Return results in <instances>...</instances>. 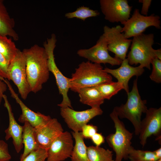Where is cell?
I'll return each mask as SVG.
<instances>
[{
  "label": "cell",
  "mask_w": 161,
  "mask_h": 161,
  "mask_svg": "<svg viewBox=\"0 0 161 161\" xmlns=\"http://www.w3.org/2000/svg\"><path fill=\"white\" fill-rule=\"evenodd\" d=\"M96 87L104 100H109L119 91L123 89L122 84L117 81L103 83Z\"/></svg>",
  "instance_id": "d4e9b609"
},
{
  "label": "cell",
  "mask_w": 161,
  "mask_h": 161,
  "mask_svg": "<svg viewBox=\"0 0 161 161\" xmlns=\"http://www.w3.org/2000/svg\"><path fill=\"white\" fill-rule=\"evenodd\" d=\"M75 140L71 156L72 161H88L87 155V147L85 144L84 138L81 132H72Z\"/></svg>",
  "instance_id": "7402d4cb"
},
{
  "label": "cell",
  "mask_w": 161,
  "mask_h": 161,
  "mask_svg": "<svg viewBox=\"0 0 161 161\" xmlns=\"http://www.w3.org/2000/svg\"><path fill=\"white\" fill-rule=\"evenodd\" d=\"M156 157L159 159H161V148L153 151Z\"/></svg>",
  "instance_id": "d590c367"
},
{
  "label": "cell",
  "mask_w": 161,
  "mask_h": 161,
  "mask_svg": "<svg viewBox=\"0 0 161 161\" xmlns=\"http://www.w3.org/2000/svg\"><path fill=\"white\" fill-rule=\"evenodd\" d=\"M112 81V76L105 71L101 64L89 61L82 62L72 75L70 89L77 92L81 88L96 87Z\"/></svg>",
  "instance_id": "7a4b0ae2"
},
{
  "label": "cell",
  "mask_w": 161,
  "mask_h": 161,
  "mask_svg": "<svg viewBox=\"0 0 161 161\" xmlns=\"http://www.w3.org/2000/svg\"><path fill=\"white\" fill-rule=\"evenodd\" d=\"M112 151L100 146L91 145L87 147L88 161H114Z\"/></svg>",
  "instance_id": "603a6c76"
},
{
  "label": "cell",
  "mask_w": 161,
  "mask_h": 161,
  "mask_svg": "<svg viewBox=\"0 0 161 161\" xmlns=\"http://www.w3.org/2000/svg\"><path fill=\"white\" fill-rule=\"evenodd\" d=\"M98 131V128L92 124H86L83 126L81 131L84 138L91 139Z\"/></svg>",
  "instance_id": "f546056e"
},
{
  "label": "cell",
  "mask_w": 161,
  "mask_h": 161,
  "mask_svg": "<svg viewBox=\"0 0 161 161\" xmlns=\"http://www.w3.org/2000/svg\"><path fill=\"white\" fill-rule=\"evenodd\" d=\"M14 25V20L10 17L3 1L0 0V34L18 40V35L13 29Z\"/></svg>",
  "instance_id": "ffe728a7"
},
{
  "label": "cell",
  "mask_w": 161,
  "mask_h": 161,
  "mask_svg": "<svg viewBox=\"0 0 161 161\" xmlns=\"http://www.w3.org/2000/svg\"><path fill=\"white\" fill-rule=\"evenodd\" d=\"M157 161H161V159L158 160Z\"/></svg>",
  "instance_id": "8d00e7d4"
},
{
  "label": "cell",
  "mask_w": 161,
  "mask_h": 161,
  "mask_svg": "<svg viewBox=\"0 0 161 161\" xmlns=\"http://www.w3.org/2000/svg\"><path fill=\"white\" fill-rule=\"evenodd\" d=\"M152 70L150 75V79L156 83L161 82V60L157 58H154L151 62Z\"/></svg>",
  "instance_id": "f1b7e54d"
},
{
  "label": "cell",
  "mask_w": 161,
  "mask_h": 161,
  "mask_svg": "<svg viewBox=\"0 0 161 161\" xmlns=\"http://www.w3.org/2000/svg\"><path fill=\"white\" fill-rule=\"evenodd\" d=\"M100 107H92L82 111H76L69 107L61 108L60 114L68 127L74 132L81 131L83 126L95 117L101 115Z\"/></svg>",
  "instance_id": "7c38bea8"
},
{
  "label": "cell",
  "mask_w": 161,
  "mask_h": 161,
  "mask_svg": "<svg viewBox=\"0 0 161 161\" xmlns=\"http://www.w3.org/2000/svg\"><path fill=\"white\" fill-rule=\"evenodd\" d=\"M128 159L130 161H157L159 160L153 151L136 149L132 146L129 151Z\"/></svg>",
  "instance_id": "484cf974"
},
{
  "label": "cell",
  "mask_w": 161,
  "mask_h": 161,
  "mask_svg": "<svg viewBox=\"0 0 161 161\" xmlns=\"http://www.w3.org/2000/svg\"><path fill=\"white\" fill-rule=\"evenodd\" d=\"M154 38L152 33H142L133 37L127 58L130 65L140 64L141 67L150 69L151 62L156 58V49L152 47Z\"/></svg>",
  "instance_id": "277c9868"
},
{
  "label": "cell",
  "mask_w": 161,
  "mask_h": 161,
  "mask_svg": "<svg viewBox=\"0 0 161 161\" xmlns=\"http://www.w3.org/2000/svg\"><path fill=\"white\" fill-rule=\"evenodd\" d=\"M77 93L80 101L92 107H100L104 99L96 87H89L80 89Z\"/></svg>",
  "instance_id": "d6986e66"
},
{
  "label": "cell",
  "mask_w": 161,
  "mask_h": 161,
  "mask_svg": "<svg viewBox=\"0 0 161 161\" xmlns=\"http://www.w3.org/2000/svg\"><path fill=\"white\" fill-rule=\"evenodd\" d=\"M11 158L7 144L4 140H0V161H10Z\"/></svg>",
  "instance_id": "4dcf8cb0"
},
{
  "label": "cell",
  "mask_w": 161,
  "mask_h": 161,
  "mask_svg": "<svg viewBox=\"0 0 161 161\" xmlns=\"http://www.w3.org/2000/svg\"><path fill=\"white\" fill-rule=\"evenodd\" d=\"M137 78L133 81L131 90L127 93V100L124 104L115 107V111L118 117L126 118L132 124L135 135H139L140 132L141 116L148 109L147 101L143 100L140 95L137 85Z\"/></svg>",
  "instance_id": "3957f363"
},
{
  "label": "cell",
  "mask_w": 161,
  "mask_h": 161,
  "mask_svg": "<svg viewBox=\"0 0 161 161\" xmlns=\"http://www.w3.org/2000/svg\"><path fill=\"white\" fill-rule=\"evenodd\" d=\"M7 87L6 84L0 79V105L3 99L4 94L6 91Z\"/></svg>",
  "instance_id": "e575fe53"
},
{
  "label": "cell",
  "mask_w": 161,
  "mask_h": 161,
  "mask_svg": "<svg viewBox=\"0 0 161 161\" xmlns=\"http://www.w3.org/2000/svg\"><path fill=\"white\" fill-rule=\"evenodd\" d=\"M0 79L6 84L11 96L15 99L21 108L22 114L18 119L20 122L24 123L25 122H27L34 128H36L45 124L51 118L49 116L45 115L39 112H35L31 110L20 99L9 80L1 77Z\"/></svg>",
  "instance_id": "9a60e30c"
},
{
  "label": "cell",
  "mask_w": 161,
  "mask_h": 161,
  "mask_svg": "<svg viewBox=\"0 0 161 161\" xmlns=\"http://www.w3.org/2000/svg\"><path fill=\"white\" fill-rule=\"evenodd\" d=\"M3 99L4 101V106L7 108L9 117L8 128L5 130V139L8 140L10 138L13 139V143L16 152L18 153L23 147L22 142L23 126L16 122L12 112L11 106L7 96L4 95Z\"/></svg>",
  "instance_id": "ac0fdd59"
},
{
  "label": "cell",
  "mask_w": 161,
  "mask_h": 161,
  "mask_svg": "<svg viewBox=\"0 0 161 161\" xmlns=\"http://www.w3.org/2000/svg\"><path fill=\"white\" fill-rule=\"evenodd\" d=\"M104 69L122 84L123 89L127 93L129 92L128 83L130 79L133 76L137 77L140 76L144 71V68L140 65L137 67L131 66L126 58L122 61L120 66L117 69H112L106 67Z\"/></svg>",
  "instance_id": "e0dca14e"
},
{
  "label": "cell",
  "mask_w": 161,
  "mask_h": 161,
  "mask_svg": "<svg viewBox=\"0 0 161 161\" xmlns=\"http://www.w3.org/2000/svg\"><path fill=\"white\" fill-rule=\"evenodd\" d=\"M57 39L55 35L52 34L50 38H48L43 45L48 55V66L49 72L54 75L59 94L63 97L61 102L58 105L61 108L69 107L72 109L71 102L68 96L70 89V78L64 76L57 66L55 61L54 51L56 46Z\"/></svg>",
  "instance_id": "8992f818"
},
{
  "label": "cell",
  "mask_w": 161,
  "mask_h": 161,
  "mask_svg": "<svg viewBox=\"0 0 161 161\" xmlns=\"http://www.w3.org/2000/svg\"><path fill=\"white\" fill-rule=\"evenodd\" d=\"M64 130L61 123L56 118H52L45 124L34 128L35 139L39 147L47 150Z\"/></svg>",
  "instance_id": "2e32d148"
},
{
  "label": "cell",
  "mask_w": 161,
  "mask_h": 161,
  "mask_svg": "<svg viewBox=\"0 0 161 161\" xmlns=\"http://www.w3.org/2000/svg\"><path fill=\"white\" fill-rule=\"evenodd\" d=\"M99 12L97 10L90 9L84 6H80L74 11L66 13L65 16L68 19L74 18L84 21L87 18L99 16Z\"/></svg>",
  "instance_id": "4316f807"
},
{
  "label": "cell",
  "mask_w": 161,
  "mask_h": 161,
  "mask_svg": "<svg viewBox=\"0 0 161 161\" xmlns=\"http://www.w3.org/2000/svg\"><path fill=\"white\" fill-rule=\"evenodd\" d=\"M23 126L22 142L24 149L20 157L22 160L32 152L39 148L34 134V128L27 122H25Z\"/></svg>",
  "instance_id": "44dd1931"
},
{
  "label": "cell",
  "mask_w": 161,
  "mask_h": 161,
  "mask_svg": "<svg viewBox=\"0 0 161 161\" xmlns=\"http://www.w3.org/2000/svg\"><path fill=\"white\" fill-rule=\"evenodd\" d=\"M96 146H100L105 142V138L101 133L97 132L94 134L90 139Z\"/></svg>",
  "instance_id": "d6a6232c"
},
{
  "label": "cell",
  "mask_w": 161,
  "mask_h": 161,
  "mask_svg": "<svg viewBox=\"0 0 161 161\" xmlns=\"http://www.w3.org/2000/svg\"><path fill=\"white\" fill-rule=\"evenodd\" d=\"M47 157V150L39 147L20 161H46Z\"/></svg>",
  "instance_id": "83f0119b"
},
{
  "label": "cell",
  "mask_w": 161,
  "mask_h": 161,
  "mask_svg": "<svg viewBox=\"0 0 161 161\" xmlns=\"http://www.w3.org/2000/svg\"><path fill=\"white\" fill-rule=\"evenodd\" d=\"M123 24L122 32L127 38L143 33L146 29L151 26L157 29L161 28L160 17L152 14L145 16L140 14L139 10L135 9L131 17Z\"/></svg>",
  "instance_id": "ba28073f"
},
{
  "label": "cell",
  "mask_w": 161,
  "mask_h": 161,
  "mask_svg": "<svg viewBox=\"0 0 161 161\" xmlns=\"http://www.w3.org/2000/svg\"><path fill=\"white\" fill-rule=\"evenodd\" d=\"M22 52L26 60L27 81L31 92L36 93L41 89L49 78L48 55L44 48L37 44L24 49Z\"/></svg>",
  "instance_id": "6da1fadb"
},
{
  "label": "cell",
  "mask_w": 161,
  "mask_h": 161,
  "mask_svg": "<svg viewBox=\"0 0 161 161\" xmlns=\"http://www.w3.org/2000/svg\"><path fill=\"white\" fill-rule=\"evenodd\" d=\"M9 63L0 53V77L8 79V69Z\"/></svg>",
  "instance_id": "1f68e13d"
},
{
  "label": "cell",
  "mask_w": 161,
  "mask_h": 161,
  "mask_svg": "<svg viewBox=\"0 0 161 161\" xmlns=\"http://www.w3.org/2000/svg\"><path fill=\"white\" fill-rule=\"evenodd\" d=\"M109 116L114 123L115 131L114 133L108 135L106 140L109 146L115 153L114 161L127 160L129 151L132 146L133 133L126 129L124 123L120 120L114 109Z\"/></svg>",
  "instance_id": "5b68a950"
},
{
  "label": "cell",
  "mask_w": 161,
  "mask_h": 161,
  "mask_svg": "<svg viewBox=\"0 0 161 161\" xmlns=\"http://www.w3.org/2000/svg\"><path fill=\"white\" fill-rule=\"evenodd\" d=\"M8 75V80L13 82L21 98L26 100L31 91L27 78L25 59L22 51L19 49L9 64Z\"/></svg>",
  "instance_id": "52a82bcc"
},
{
  "label": "cell",
  "mask_w": 161,
  "mask_h": 161,
  "mask_svg": "<svg viewBox=\"0 0 161 161\" xmlns=\"http://www.w3.org/2000/svg\"><path fill=\"white\" fill-rule=\"evenodd\" d=\"M145 118L141 120L139 134L140 143L143 147L147 139L153 135L155 140L161 144V107L150 108L145 113Z\"/></svg>",
  "instance_id": "30bf717a"
},
{
  "label": "cell",
  "mask_w": 161,
  "mask_h": 161,
  "mask_svg": "<svg viewBox=\"0 0 161 161\" xmlns=\"http://www.w3.org/2000/svg\"><path fill=\"white\" fill-rule=\"evenodd\" d=\"M100 4L105 19L110 22L123 24L130 18L132 6L127 0H100Z\"/></svg>",
  "instance_id": "4fadbf2b"
},
{
  "label": "cell",
  "mask_w": 161,
  "mask_h": 161,
  "mask_svg": "<svg viewBox=\"0 0 161 161\" xmlns=\"http://www.w3.org/2000/svg\"><path fill=\"white\" fill-rule=\"evenodd\" d=\"M108 51L106 40L102 34L95 45L89 49H80L77 54L79 56L92 63L109 64L112 66L120 65L122 61L111 56Z\"/></svg>",
  "instance_id": "8fae6325"
},
{
  "label": "cell",
  "mask_w": 161,
  "mask_h": 161,
  "mask_svg": "<svg viewBox=\"0 0 161 161\" xmlns=\"http://www.w3.org/2000/svg\"><path fill=\"white\" fill-rule=\"evenodd\" d=\"M120 25L110 27L105 26L103 34L106 40L108 50L115 54L114 57L121 61L126 58L132 40L126 38Z\"/></svg>",
  "instance_id": "9c48e42d"
},
{
  "label": "cell",
  "mask_w": 161,
  "mask_h": 161,
  "mask_svg": "<svg viewBox=\"0 0 161 161\" xmlns=\"http://www.w3.org/2000/svg\"><path fill=\"white\" fill-rule=\"evenodd\" d=\"M151 0H139V2L142 4V6L141 11V14L145 16H147L149 8L150 6Z\"/></svg>",
  "instance_id": "836d02e7"
},
{
  "label": "cell",
  "mask_w": 161,
  "mask_h": 161,
  "mask_svg": "<svg viewBox=\"0 0 161 161\" xmlns=\"http://www.w3.org/2000/svg\"><path fill=\"white\" fill-rule=\"evenodd\" d=\"M74 147L72 135L64 131L52 142L47 150V161H63L70 157Z\"/></svg>",
  "instance_id": "5bb4252c"
},
{
  "label": "cell",
  "mask_w": 161,
  "mask_h": 161,
  "mask_svg": "<svg viewBox=\"0 0 161 161\" xmlns=\"http://www.w3.org/2000/svg\"><path fill=\"white\" fill-rule=\"evenodd\" d=\"M18 49L11 39L0 34V53L9 64L16 56Z\"/></svg>",
  "instance_id": "cb8c5ba5"
}]
</instances>
